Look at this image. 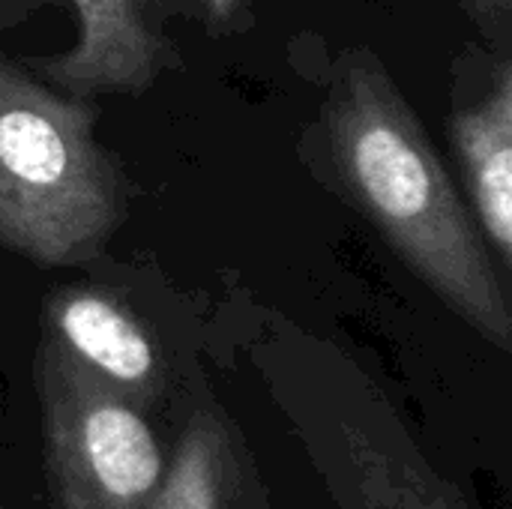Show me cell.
Wrapping results in <instances>:
<instances>
[{
  "label": "cell",
  "instance_id": "obj_1",
  "mask_svg": "<svg viewBox=\"0 0 512 509\" xmlns=\"http://www.w3.org/2000/svg\"><path fill=\"white\" fill-rule=\"evenodd\" d=\"M324 135L345 192L420 282L501 351L512 312L498 264L420 117L372 51L336 60Z\"/></svg>",
  "mask_w": 512,
  "mask_h": 509
},
{
  "label": "cell",
  "instance_id": "obj_2",
  "mask_svg": "<svg viewBox=\"0 0 512 509\" xmlns=\"http://www.w3.org/2000/svg\"><path fill=\"white\" fill-rule=\"evenodd\" d=\"M93 123L90 99L0 54V246L42 267L102 252L123 219V177Z\"/></svg>",
  "mask_w": 512,
  "mask_h": 509
},
{
  "label": "cell",
  "instance_id": "obj_3",
  "mask_svg": "<svg viewBox=\"0 0 512 509\" xmlns=\"http://www.w3.org/2000/svg\"><path fill=\"white\" fill-rule=\"evenodd\" d=\"M45 471L57 509H153L165 480L156 432L42 339L36 357Z\"/></svg>",
  "mask_w": 512,
  "mask_h": 509
},
{
  "label": "cell",
  "instance_id": "obj_4",
  "mask_svg": "<svg viewBox=\"0 0 512 509\" xmlns=\"http://www.w3.org/2000/svg\"><path fill=\"white\" fill-rule=\"evenodd\" d=\"M303 441L339 509H468L417 450L375 384H342L297 414Z\"/></svg>",
  "mask_w": 512,
  "mask_h": 509
},
{
  "label": "cell",
  "instance_id": "obj_5",
  "mask_svg": "<svg viewBox=\"0 0 512 509\" xmlns=\"http://www.w3.org/2000/svg\"><path fill=\"white\" fill-rule=\"evenodd\" d=\"M78 39L57 57L30 60L39 81L75 99L144 93L180 54L165 36L168 0H72Z\"/></svg>",
  "mask_w": 512,
  "mask_h": 509
},
{
  "label": "cell",
  "instance_id": "obj_6",
  "mask_svg": "<svg viewBox=\"0 0 512 509\" xmlns=\"http://www.w3.org/2000/svg\"><path fill=\"white\" fill-rule=\"evenodd\" d=\"M45 342L135 408L153 405L162 390V363L150 333L105 291L87 285L54 291L45 303Z\"/></svg>",
  "mask_w": 512,
  "mask_h": 509
},
{
  "label": "cell",
  "instance_id": "obj_7",
  "mask_svg": "<svg viewBox=\"0 0 512 509\" xmlns=\"http://www.w3.org/2000/svg\"><path fill=\"white\" fill-rule=\"evenodd\" d=\"M450 141L471 195V216L498 255L512 264V66L495 60V78L480 99L450 114Z\"/></svg>",
  "mask_w": 512,
  "mask_h": 509
},
{
  "label": "cell",
  "instance_id": "obj_8",
  "mask_svg": "<svg viewBox=\"0 0 512 509\" xmlns=\"http://www.w3.org/2000/svg\"><path fill=\"white\" fill-rule=\"evenodd\" d=\"M237 486V456L225 420L198 408L165 465L153 509H231Z\"/></svg>",
  "mask_w": 512,
  "mask_h": 509
},
{
  "label": "cell",
  "instance_id": "obj_9",
  "mask_svg": "<svg viewBox=\"0 0 512 509\" xmlns=\"http://www.w3.org/2000/svg\"><path fill=\"white\" fill-rule=\"evenodd\" d=\"M183 9L207 27L210 36H231L252 21V0H180Z\"/></svg>",
  "mask_w": 512,
  "mask_h": 509
},
{
  "label": "cell",
  "instance_id": "obj_10",
  "mask_svg": "<svg viewBox=\"0 0 512 509\" xmlns=\"http://www.w3.org/2000/svg\"><path fill=\"white\" fill-rule=\"evenodd\" d=\"M459 3L489 39L507 45L512 27V0H459Z\"/></svg>",
  "mask_w": 512,
  "mask_h": 509
},
{
  "label": "cell",
  "instance_id": "obj_11",
  "mask_svg": "<svg viewBox=\"0 0 512 509\" xmlns=\"http://www.w3.org/2000/svg\"><path fill=\"white\" fill-rule=\"evenodd\" d=\"M36 3H42V0H0V30L27 18L36 9Z\"/></svg>",
  "mask_w": 512,
  "mask_h": 509
},
{
  "label": "cell",
  "instance_id": "obj_12",
  "mask_svg": "<svg viewBox=\"0 0 512 509\" xmlns=\"http://www.w3.org/2000/svg\"><path fill=\"white\" fill-rule=\"evenodd\" d=\"M0 509H9V507H6V504H3V501H0Z\"/></svg>",
  "mask_w": 512,
  "mask_h": 509
}]
</instances>
